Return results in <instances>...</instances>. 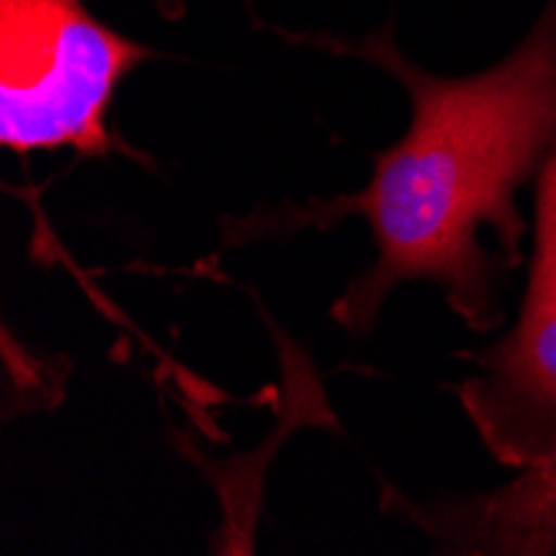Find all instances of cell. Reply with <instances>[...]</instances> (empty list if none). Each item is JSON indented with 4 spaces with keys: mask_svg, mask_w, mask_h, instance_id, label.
<instances>
[{
    "mask_svg": "<svg viewBox=\"0 0 556 556\" xmlns=\"http://www.w3.org/2000/svg\"><path fill=\"white\" fill-rule=\"evenodd\" d=\"M257 24L293 47L377 67L407 93L410 124L374 154L367 187L224 220V243H274L361 217L374 261L330 303L340 330L367 340L400 287L433 283L467 330L490 337L507 317V274L527 257L520 190L556 150V0H543L507 58L464 77L417 64L393 21L367 34Z\"/></svg>",
    "mask_w": 556,
    "mask_h": 556,
    "instance_id": "1",
    "label": "cell"
},
{
    "mask_svg": "<svg viewBox=\"0 0 556 556\" xmlns=\"http://www.w3.org/2000/svg\"><path fill=\"white\" fill-rule=\"evenodd\" d=\"M157 50L108 27L84 0H0V143L14 154H117L111 108Z\"/></svg>",
    "mask_w": 556,
    "mask_h": 556,
    "instance_id": "2",
    "label": "cell"
},
{
    "mask_svg": "<svg viewBox=\"0 0 556 556\" xmlns=\"http://www.w3.org/2000/svg\"><path fill=\"white\" fill-rule=\"evenodd\" d=\"M157 4H161V11L174 21L177 14H184V0H157Z\"/></svg>",
    "mask_w": 556,
    "mask_h": 556,
    "instance_id": "5",
    "label": "cell"
},
{
    "mask_svg": "<svg viewBox=\"0 0 556 556\" xmlns=\"http://www.w3.org/2000/svg\"><path fill=\"white\" fill-rule=\"evenodd\" d=\"M530 237L520 317L500 340L460 353L477 370L457 383L480 443L507 470L556 457V150L536 177Z\"/></svg>",
    "mask_w": 556,
    "mask_h": 556,
    "instance_id": "3",
    "label": "cell"
},
{
    "mask_svg": "<svg viewBox=\"0 0 556 556\" xmlns=\"http://www.w3.org/2000/svg\"><path fill=\"white\" fill-rule=\"evenodd\" d=\"M380 483V510L417 530L446 556H549L556 553V457L517 470L483 493L410 496Z\"/></svg>",
    "mask_w": 556,
    "mask_h": 556,
    "instance_id": "4",
    "label": "cell"
}]
</instances>
